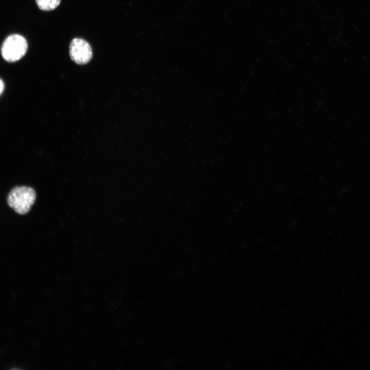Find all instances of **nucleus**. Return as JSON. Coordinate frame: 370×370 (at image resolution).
Returning a JSON list of instances; mask_svg holds the SVG:
<instances>
[{"instance_id":"obj_3","label":"nucleus","mask_w":370,"mask_h":370,"mask_svg":"<svg viewBox=\"0 0 370 370\" xmlns=\"http://www.w3.org/2000/svg\"><path fill=\"white\" fill-rule=\"evenodd\" d=\"M69 55L78 64H85L92 58V51L90 44L81 38H75L69 45Z\"/></svg>"},{"instance_id":"obj_5","label":"nucleus","mask_w":370,"mask_h":370,"mask_svg":"<svg viewBox=\"0 0 370 370\" xmlns=\"http://www.w3.org/2000/svg\"><path fill=\"white\" fill-rule=\"evenodd\" d=\"M4 85L2 80L0 79V94L4 90Z\"/></svg>"},{"instance_id":"obj_2","label":"nucleus","mask_w":370,"mask_h":370,"mask_svg":"<svg viewBox=\"0 0 370 370\" xmlns=\"http://www.w3.org/2000/svg\"><path fill=\"white\" fill-rule=\"evenodd\" d=\"M28 48L26 40L16 34L8 36L3 42L1 53L3 58L8 62H15L22 58Z\"/></svg>"},{"instance_id":"obj_4","label":"nucleus","mask_w":370,"mask_h":370,"mask_svg":"<svg viewBox=\"0 0 370 370\" xmlns=\"http://www.w3.org/2000/svg\"><path fill=\"white\" fill-rule=\"evenodd\" d=\"M38 7L43 11H50L56 8L61 0H35Z\"/></svg>"},{"instance_id":"obj_1","label":"nucleus","mask_w":370,"mask_h":370,"mask_svg":"<svg viewBox=\"0 0 370 370\" xmlns=\"http://www.w3.org/2000/svg\"><path fill=\"white\" fill-rule=\"evenodd\" d=\"M35 198L36 194L32 188L17 187L10 192L8 203L17 213L24 214L29 211Z\"/></svg>"}]
</instances>
